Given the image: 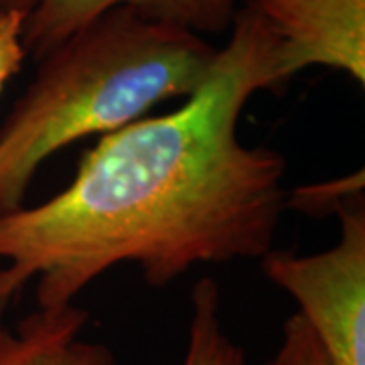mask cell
<instances>
[{"mask_svg": "<svg viewBox=\"0 0 365 365\" xmlns=\"http://www.w3.org/2000/svg\"><path fill=\"white\" fill-rule=\"evenodd\" d=\"M25 13H0V91L14 73L21 71L26 51L23 45Z\"/></svg>", "mask_w": 365, "mask_h": 365, "instance_id": "9c48e42d", "label": "cell"}, {"mask_svg": "<svg viewBox=\"0 0 365 365\" xmlns=\"http://www.w3.org/2000/svg\"><path fill=\"white\" fill-rule=\"evenodd\" d=\"M282 86L278 39L246 2L179 110L104 134L61 193L0 215V319L31 280L37 307H61L118 264L165 287L197 264L262 260L287 209V158L242 143L237 124L254 93Z\"/></svg>", "mask_w": 365, "mask_h": 365, "instance_id": "6da1fadb", "label": "cell"}, {"mask_svg": "<svg viewBox=\"0 0 365 365\" xmlns=\"http://www.w3.org/2000/svg\"><path fill=\"white\" fill-rule=\"evenodd\" d=\"M341 237L333 248L297 256L270 250L262 270L299 304L329 365H365V207L351 197L337 213Z\"/></svg>", "mask_w": 365, "mask_h": 365, "instance_id": "3957f363", "label": "cell"}, {"mask_svg": "<svg viewBox=\"0 0 365 365\" xmlns=\"http://www.w3.org/2000/svg\"><path fill=\"white\" fill-rule=\"evenodd\" d=\"M39 0H0V13L6 11H14V13H25L29 14Z\"/></svg>", "mask_w": 365, "mask_h": 365, "instance_id": "30bf717a", "label": "cell"}, {"mask_svg": "<svg viewBox=\"0 0 365 365\" xmlns=\"http://www.w3.org/2000/svg\"><path fill=\"white\" fill-rule=\"evenodd\" d=\"M116 6H126L150 21L181 26L203 37L230 31L237 0H39L23 25L26 55L39 59L76 29Z\"/></svg>", "mask_w": 365, "mask_h": 365, "instance_id": "8992f818", "label": "cell"}, {"mask_svg": "<svg viewBox=\"0 0 365 365\" xmlns=\"http://www.w3.org/2000/svg\"><path fill=\"white\" fill-rule=\"evenodd\" d=\"M280 45V73L329 67L365 83V0H248Z\"/></svg>", "mask_w": 365, "mask_h": 365, "instance_id": "5b68a950", "label": "cell"}, {"mask_svg": "<svg viewBox=\"0 0 365 365\" xmlns=\"http://www.w3.org/2000/svg\"><path fill=\"white\" fill-rule=\"evenodd\" d=\"M364 195V170L341 177L337 181L314 182L288 193L287 205H294L304 213H337L351 197Z\"/></svg>", "mask_w": 365, "mask_h": 365, "instance_id": "52a82bcc", "label": "cell"}, {"mask_svg": "<svg viewBox=\"0 0 365 365\" xmlns=\"http://www.w3.org/2000/svg\"><path fill=\"white\" fill-rule=\"evenodd\" d=\"M270 365H329L313 331L300 314L287 319L282 329V343L270 359Z\"/></svg>", "mask_w": 365, "mask_h": 365, "instance_id": "ba28073f", "label": "cell"}, {"mask_svg": "<svg viewBox=\"0 0 365 365\" xmlns=\"http://www.w3.org/2000/svg\"><path fill=\"white\" fill-rule=\"evenodd\" d=\"M86 325L88 313L73 302L37 307L14 329L0 319V365H116L106 345L83 337ZM182 365H248L244 349L223 325L222 297L213 278H201L191 290Z\"/></svg>", "mask_w": 365, "mask_h": 365, "instance_id": "277c9868", "label": "cell"}, {"mask_svg": "<svg viewBox=\"0 0 365 365\" xmlns=\"http://www.w3.org/2000/svg\"><path fill=\"white\" fill-rule=\"evenodd\" d=\"M217 47L126 6L93 16L41 55L37 73L0 126V215L25 205L39 167L91 134H110L211 73Z\"/></svg>", "mask_w": 365, "mask_h": 365, "instance_id": "7a4b0ae2", "label": "cell"}]
</instances>
